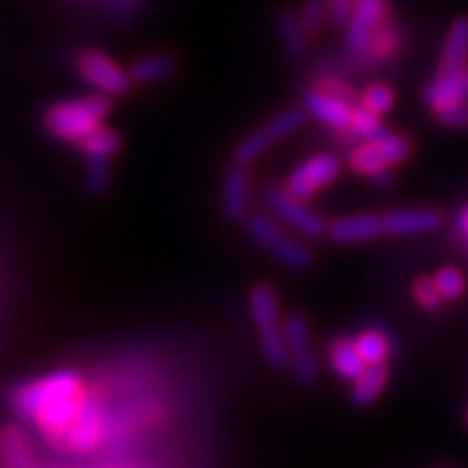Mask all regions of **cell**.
I'll return each mask as SVG.
<instances>
[{"label":"cell","instance_id":"2e32d148","mask_svg":"<svg viewBox=\"0 0 468 468\" xmlns=\"http://www.w3.org/2000/svg\"><path fill=\"white\" fill-rule=\"evenodd\" d=\"M249 311H251V321L259 327V333L282 325L278 292L272 290L271 284L261 282L249 290Z\"/></svg>","mask_w":468,"mask_h":468},{"label":"cell","instance_id":"7a4b0ae2","mask_svg":"<svg viewBox=\"0 0 468 468\" xmlns=\"http://www.w3.org/2000/svg\"><path fill=\"white\" fill-rule=\"evenodd\" d=\"M80 392H84V382H81L77 370H56L50 376L15 388L13 395H10V409L17 413L19 419L37 420L53 401L80 395Z\"/></svg>","mask_w":468,"mask_h":468},{"label":"cell","instance_id":"8992f818","mask_svg":"<svg viewBox=\"0 0 468 468\" xmlns=\"http://www.w3.org/2000/svg\"><path fill=\"white\" fill-rule=\"evenodd\" d=\"M77 68L84 80L101 93H108L111 99L115 96H127L134 89L130 72L117 65L112 58H108L101 50H84L77 58Z\"/></svg>","mask_w":468,"mask_h":468},{"label":"cell","instance_id":"ac0fdd59","mask_svg":"<svg viewBox=\"0 0 468 468\" xmlns=\"http://www.w3.org/2000/svg\"><path fill=\"white\" fill-rule=\"evenodd\" d=\"M275 29H278V37L282 41L284 53L292 58V60H303L311 50V41H308L306 27L302 25L299 15L290 13V10H280L278 17H275Z\"/></svg>","mask_w":468,"mask_h":468},{"label":"cell","instance_id":"9c48e42d","mask_svg":"<svg viewBox=\"0 0 468 468\" xmlns=\"http://www.w3.org/2000/svg\"><path fill=\"white\" fill-rule=\"evenodd\" d=\"M101 399L96 395H84V404L80 409V416L74 419L68 431L62 432L58 442L72 452H91L101 442L103 435V423H101Z\"/></svg>","mask_w":468,"mask_h":468},{"label":"cell","instance_id":"9a60e30c","mask_svg":"<svg viewBox=\"0 0 468 468\" xmlns=\"http://www.w3.org/2000/svg\"><path fill=\"white\" fill-rule=\"evenodd\" d=\"M303 111H306V115L330 124L335 130H346L351 124V112H354V108L346 105L342 99H337V96H333V93L315 91L314 89V91H308L303 96Z\"/></svg>","mask_w":468,"mask_h":468},{"label":"cell","instance_id":"83f0119b","mask_svg":"<svg viewBox=\"0 0 468 468\" xmlns=\"http://www.w3.org/2000/svg\"><path fill=\"white\" fill-rule=\"evenodd\" d=\"M349 130L358 136V139H364V142H376L380 136L388 134V127L382 124V117L378 112L368 111L364 103L354 108L351 112V124Z\"/></svg>","mask_w":468,"mask_h":468},{"label":"cell","instance_id":"cb8c5ba5","mask_svg":"<svg viewBox=\"0 0 468 468\" xmlns=\"http://www.w3.org/2000/svg\"><path fill=\"white\" fill-rule=\"evenodd\" d=\"M261 351H263L265 364L272 370L290 368V345H287V335H284L282 325L261 333Z\"/></svg>","mask_w":468,"mask_h":468},{"label":"cell","instance_id":"7402d4cb","mask_svg":"<svg viewBox=\"0 0 468 468\" xmlns=\"http://www.w3.org/2000/svg\"><path fill=\"white\" fill-rule=\"evenodd\" d=\"M388 380H389L388 364L366 366L364 373H361V376L354 380V385H351V404L358 409L370 407V404L382 395V389H385Z\"/></svg>","mask_w":468,"mask_h":468},{"label":"cell","instance_id":"e0dca14e","mask_svg":"<svg viewBox=\"0 0 468 468\" xmlns=\"http://www.w3.org/2000/svg\"><path fill=\"white\" fill-rule=\"evenodd\" d=\"M468 68V17H456L447 29L442 53H440V72H454Z\"/></svg>","mask_w":468,"mask_h":468},{"label":"cell","instance_id":"74e56055","mask_svg":"<svg viewBox=\"0 0 468 468\" xmlns=\"http://www.w3.org/2000/svg\"><path fill=\"white\" fill-rule=\"evenodd\" d=\"M462 229L468 234V208L462 213Z\"/></svg>","mask_w":468,"mask_h":468},{"label":"cell","instance_id":"8fae6325","mask_svg":"<svg viewBox=\"0 0 468 468\" xmlns=\"http://www.w3.org/2000/svg\"><path fill=\"white\" fill-rule=\"evenodd\" d=\"M388 15V0H356L346 19V46L351 50H364L370 44L378 27Z\"/></svg>","mask_w":468,"mask_h":468},{"label":"cell","instance_id":"5b68a950","mask_svg":"<svg viewBox=\"0 0 468 468\" xmlns=\"http://www.w3.org/2000/svg\"><path fill=\"white\" fill-rule=\"evenodd\" d=\"M306 122V111H282L275 117H271L268 122L261 127V130H253L251 134H247L241 139L232 151V163H239V165H251L261 158V155L278 144L280 139H287L290 134L299 132Z\"/></svg>","mask_w":468,"mask_h":468},{"label":"cell","instance_id":"277c9868","mask_svg":"<svg viewBox=\"0 0 468 468\" xmlns=\"http://www.w3.org/2000/svg\"><path fill=\"white\" fill-rule=\"evenodd\" d=\"M261 201H263L265 210L272 213V218H280V220L287 222L292 229H296V232L308 237V239H321V237L327 234L325 218L321 213H315L303 198L294 197L284 186H265L261 191Z\"/></svg>","mask_w":468,"mask_h":468},{"label":"cell","instance_id":"ffe728a7","mask_svg":"<svg viewBox=\"0 0 468 468\" xmlns=\"http://www.w3.org/2000/svg\"><path fill=\"white\" fill-rule=\"evenodd\" d=\"M177 60L170 53H151V56L136 58L127 72H130L134 84H155V81H165L177 74Z\"/></svg>","mask_w":468,"mask_h":468},{"label":"cell","instance_id":"d6a6232c","mask_svg":"<svg viewBox=\"0 0 468 468\" xmlns=\"http://www.w3.org/2000/svg\"><path fill=\"white\" fill-rule=\"evenodd\" d=\"M361 103H364L368 111L378 112V115L382 117L395 108V93H392V89L389 87H385V84H373V87H368L364 91Z\"/></svg>","mask_w":468,"mask_h":468},{"label":"cell","instance_id":"30bf717a","mask_svg":"<svg viewBox=\"0 0 468 468\" xmlns=\"http://www.w3.org/2000/svg\"><path fill=\"white\" fill-rule=\"evenodd\" d=\"M220 210L228 222H244V218L251 213V177L247 173V165L232 163L228 173L222 175L220 191Z\"/></svg>","mask_w":468,"mask_h":468},{"label":"cell","instance_id":"d6986e66","mask_svg":"<svg viewBox=\"0 0 468 468\" xmlns=\"http://www.w3.org/2000/svg\"><path fill=\"white\" fill-rule=\"evenodd\" d=\"M81 404H84V392L53 401V404H50L41 416H38L37 423L41 425V431L48 432L50 438L58 440L62 432L68 431L69 425L74 423V419L80 416Z\"/></svg>","mask_w":468,"mask_h":468},{"label":"cell","instance_id":"836d02e7","mask_svg":"<svg viewBox=\"0 0 468 468\" xmlns=\"http://www.w3.org/2000/svg\"><path fill=\"white\" fill-rule=\"evenodd\" d=\"M413 296H416V302H419L420 308H425L428 314H438L444 303V296L440 294L438 284L432 282V278H423L413 284Z\"/></svg>","mask_w":468,"mask_h":468},{"label":"cell","instance_id":"3957f363","mask_svg":"<svg viewBox=\"0 0 468 468\" xmlns=\"http://www.w3.org/2000/svg\"><path fill=\"white\" fill-rule=\"evenodd\" d=\"M244 228L247 234L251 237L261 249L271 253L272 259L278 261L280 265L290 268L294 272L308 271L314 265V253L308 251L306 244H302L294 237H287L282 229L278 228V222L272 220V213L268 210H251L244 218Z\"/></svg>","mask_w":468,"mask_h":468},{"label":"cell","instance_id":"d4e9b609","mask_svg":"<svg viewBox=\"0 0 468 468\" xmlns=\"http://www.w3.org/2000/svg\"><path fill=\"white\" fill-rule=\"evenodd\" d=\"M74 146L81 148L84 155L96 154V155H108V158H112V155L122 148V136L117 134L115 130H111V127H103V124H101V127L91 130L89 134L81 136V139H77Z\"/></svg>","mask_w":468,"mask_h":468},{"label":"cell","instance_id":"e575fe53","mask_svg":"<svg viewBox=\"0 0 468 468\" xmlns=\"http://www.w3.org/2000/svg\"><path fill=\"white\" fill-rule=\"evenodd\" d=\"M438 122L444 127H452V130H466L468 127V101H459V103H452L442 111L435 112Z\"/></svg>","mask_w":468,"mask_h":468},{"label":"cell","instance_id":"1f68e13d","mask_svg":"<svg viewBox=\"0 0 468 468\" xmlns=\"http://www.w3.org/2000/svg\"><path fill=\"white\" fill-rule=\"evenodd\" d=\"M327 13H330V0H303L299 19L308 34H318L323 22L327 19Z\"/></svg>","mask_w":468,"mask_h":468},{"label":"cell","instance_id":"f1b7e54d","mask_svg":"<svg viewBox=\"0 0 468 468\" xmlns=\"http://www.w3.org/2000/svg\"><path fill=\"white\" fill-rule=\"evenodd\" d=\"M373 144H376V148L380 151V155L385 158V163H388L389 167L399 165V163H404L409 155L413 154L411 139H407V136L401 134H392V132H388L385 136L376 139Z\"/></svg>","mask_w":468,"mask_h":468},{"label":"cell","instance_id":"603a6c76","mask_svg":"<svg viewBox=\"0 0 468 468\" xmlns=\"http://www.w3.org/2000/svg\"><path fill=\"white\" fill-rule=\"evenodd\" d=\"M330 364H333L335 373H337L342 380L354 382L361 373L366 370V361L358 354L356 345L351 339L339 337L333 346H330Z\"/></svg>","mask_w":468,"mask_h":468},{"label":"cell","instance_id":"6da1fadb","mask_svg":"<svg viewBox=\"0 0 468 468\" xmlns=\"http://www.w3.org/2000/svg\"><path fill=\"white\" fill-rule=\"evenodd\" d=\"M112 103L108 93H93L84 99L62 101L48 108L44 115V127L50 136L62 142H77L91 130L101 127L105 117L111 115Z\"/></svg>","mask_w":468,"mask_h":468},{"label":"cell","instance_id":"d590c367","mask_svg":"<svg viewBox=\"0 0 468 468\" xmlns=\"http://www.w3.org/2000/svg\"><path fill=\"white\" fill-rule=\"evenodd\" d=\"M356 5V0H330V13H327V19L333 25H346L351 10Z\"/></svg>","mask_w":468,"mask_h":468},{"label":"cell","instance_id":"4316f807","mask_svg":"<svg viewBox=\"0 0 468 468\" xmlns=\"http://www.w3.org/2000/svg\"><path fill=\"white\" fill-rule=\"evenodd\" d=\"M358 354L366 361V366H378L388 364L389 358V339L378 330H366L354 339Z\"/></svg>","mask_w":468,"mask_h":468},{"label":"cell","instance_id":"484cf974","mask_svg":"<svg viewBox=\"0 0 468 468\" xmlns=\"http://www.w3.org/2000/svg\"><path fill=\"white\" fill-rule=\"evenodd\" d=\"M84 185L93 197H103L111 189V158L108 155H84Z\"/></svg>","mask_w":468,"mask_h":468},{"label":"cell","instance_id":"5bb4252c","mask_svg":"<svg viewBox=\"0 0 468 468\" xmlns=\"http://www.w3.org/2000/svg\"><path fill=\"white\" fill-rule=\"evenodd\" d=\"M423 99L431 105L432 112L442 111L452 103H459V101H468V68L454 69V72H440L425 87Z\"/></svg>","mask_w":468,"mask_h":468},{"label":"cell","instance_id":"4dcf8cb0","mask_svg":"<svg viewBox=\"0 0 468 468\" xmlns=\"http://www.w3.org/2000/svg\"><path fill=\"white\" fill-rule=\"evenodd\" d=\"M432 282L438 284L440 294L444 299H450V302L459 299L466 292V278H463V272L459 268H442V271L432 275Z\"/></svg>","mask_w":468,"mask_h":468},{"label":"cell","instance_id":"7c38bea8","mask_svg":"<svg viewBox=\"0 0 468 468\" xmlns=\"http://www.w3.org/2000/svg\"><path fill=\"white\" fill-rule=\"evenodd\" d=\"M382 234L401 237V234H428L442 225V213L435 208H397L382 213Z\"/></svg>","mask_w":468,"mask_h":468},{"label":"cell","instance_id":"ba28073f","mask_svg":"<svg viewBox=\"0 0 468 468\" xmlns=\"http://www.w3.org/2000/svg\"><path fill=\"white\" fill-rule=\"evenodd\" d=\"M339 173H342V161L337 155L318 154L292 170L287 182H284V189L306 201V198L315 197L321 189L333 185Z\"/></svg>","mask_w":468,"mask_h":468},{"label":"cell","instance_id":"4fadbf2b","mask_svg":"<svg viewBox=\"0 0 468 468\" xmlns=\"http://www.w3.org/2000/svg\"><path fill=\"white\" fill-rule=\"evenodd\" d=\"M382 234L380 216L373 213H356V216H342L327 222V237L335 244H366L378 239Z\"/></svg>","mask_w":468,"mask_h":468},{"label":"cell","instance_id":"8d00e7d4","mask_svg":"<svg viewBox=\"0 0 468 468\" xmlns=\"http://www.w3.org/2000/svg\"><path fill=\"white\" fill-rule=\"evenodd\" d=\"M368 179L376 186H389L392 185V170H389V167H382V170H378V173L370 175Z\"/></svg>","mask_w":468,"mask_h":468},{"label":"cell","instance_id":"44dd1931","mask_svg":"<svg viewBox=\"0 0 468 468\" xmlns=\"http://www.w3.org/2000/svg\"><path fill=\"white\" fill-rule=\"evenodd\" d=\"M34 462L27 432L19 425L0 428V466L25 468Z\"/></svg>","mask_w":468,"mask_h":468},{"label":"cell","instance_id":"f546056e","mask_svg":"<svg viewBox=\"0 0 468 468\" xmlns=\"http://www.w3.org/2000/svg\"><path fill=\"white\" fill-rule=\"evenodd\" d=\"M351 165H354L356 173L366 175V177H370V175L382 170V167H389L373 142H366L364 146H358L356 151H354V155H351Z\"/></svg>","mask_w":468,"mask_h":468},{"label":"cell","instance_id":"f35d334b","mask_svg":"<svg viewBox=\"0 0 468 468\" xmlns=\"http://www.w3.org/2000/svg\"><path fill=\"white\" fill-rule=\"evenodd\" d=\"M463 423L468 425V409H466V413H463Z\"/></svg>","mask_w":468,"mask_h":468},{"label":"cell","instance_id":"52a82bcc","mask_svg":"<svg viewBox=\"0 0 468 468\" xmlns=\"http://www.w3.org/2000/svg\"><path fill=\"white\" fill-rule=\"evenodd\" d=\"M282 330L290 345V370L302 388H314L318 380V366H315L314 349H311V330L303 314H290L284 318Z\"/></svg>","mask_w":468,"mask_h":468}]
</instances>
